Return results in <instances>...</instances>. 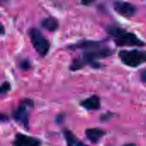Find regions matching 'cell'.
Returning a JSON list of instances; mask_svg holds the SVG:
<instances>
[{"label":"cell","mask_w":146,"mask_h":146,"mask_svg":"<svg viewBox=\"0 0 146 146\" xmlns=\"http://www.w3.org/2000/svg\"><path fill=\"white\" fill-rule=\"evenodd\" d=\"M112 54L113 50L103 46L86 50L80 57L73 60V62L69 65V69L71 71H78L80 69H82L86 65H89L93 68H100L102 67V64L98 62V60L110 56H112Z\"/></svg>","instance_id":"obj_1"},{"label":"cell","mask_w":146,"mask_h":146,"mask_svg":"<svg viewBox=\"0 0 146 146\" xmlns=\"http://www.w3.org/2000/svg\"><path fill=\"white\" fill-rule=\"evenodd\" d=\"M109 35L114 39L117 46H144L145 42L135 33L117 26H107L105 27Z\"/></svg>","instance_id":"obj_2"},{"label":"cell","mask_w":146,"mask_h":146,"mask_svg":"<svg viewBox=\"0 0 146 146\" xmlns=\"http://www.w3.org/2000/svg\"><path fill=\"white\" fill-rule=\"evenodd\" d=\"M118 56L124 65L131 68H137L146 62V50H121Z\"/></svg>","instance_id":"obj_3"},{"label":"cell","mask_w":146,"mask_h":146,"mask_svg":"<svg viewBox=\"0 0 146 146\" xmlns=\"http://www.w3.org/2000/svg\"><path fill=\"white\" fill-rule=\"evenodd\" d=\"M33 104L32 99L26 98L20 103L12 113L14 120L21 125L26 131H29V110L33 107Z\"/></svg>","instance_id":"obj_4"},{"label":"cell","mask_w":146,"mask_h":146,"mask_svg":"<svg viewBox=\"0 0 146 146\" xmlns=\"http://www.w3.org/2000/svg\"><path fill=\"white\" fill-rule=\"evenodd\" d=\"M30 41L35 50L41 56H44L50 50V42L43 35V33L36 27H32L28 30Z\"/></svg>","instance_id":"obj_5"},{"label":"cell","mask_w":146,"mask_h":146,"mask_svg":"<svg viewBox=\"0 0 146 146\" xmlns=\"http://www.w3.org/2000/svg\"><path fill=\"white\" fill-rule=\"evenodd\" d=\"M13 146H40L41 141L34 137L23 133H16L12 142Z\"/></svg>","instance_id":"obj_6"},{"label":"cell","mask_w":146,"mask_h":146,"mask_svg":"<svg viewBox=\"0 0 146 146\" xmlns=\"http://www.w3.org/2000/svg\"><path fill=\"white\" fill-rule=\"evenodd\" d=\"M114 9L121 15L125 17H132L136 15V7L127 2H115Z\"/></svg>","instance_id":"obj_7"},{"label":"cell","mask_w":146,"mask_h":146,"mask_svg":"<svg viewBox=\"0 0 146 146\" xmlns=\"http://www.w3.org/2000/svg\"><path fill=\"white\" fill-rule=\"evenodd\" d=\"M102 46V41L98 40H80L79 42L70 44L68 46L70 50H78V49H83V50H89L96 47Z\"/></svg>","instance_id":"obj_8"},{"label":"cell","mask_w":146,"mask_h":146,"mask_svg":"<svg viewBox=\"0 0 146 146\" xmlns=\"http://www.w3.org/2000/svg\"><path fill=\"white\" fill-rule=\"evenodd\" d=\"M85 134L87 139H89L91 143L97 144L106 134V132L104 129L94 127V128H87L85 131Z\"/></svg>","instance_id":"obj_9"},{"label":"cell","mask_w":146,"mask_h":146,"mask_svg":"<svg viewBox=\"0 0 146 146\" xmlns=\"http://www.w3.org/2000/svg\"><path fill=\"white\" fill-rule=\"evenodd\" d=\"M80 105L88 110H97L101 107L100 98L97 95H93L83 101H81Z\"/></svg>","instance_id":"obj_10"},{"label":"cell","mask_w":146,"mask_h":146,"mask_svg":"<svg viewBox=\"0 0 146 146\" xmlns=\"http://www.w3.org/2000/svg\"><path fill=\"white\" fill-rule=\"evenodd\" d=\"M62 134L68 146H88L85 145L83 142H81L71 131L68 129H64Z\"/></svg>","instance_id":"obj_11"},{"label":"cell","mask_w":146,"mask_h":146,"mask_svg":"<svg viewBox=\"0 0 146 146\" xmlns=\"http://www.w3.org/2000/svg\"><path fill=\"white\" fill-rule=\"evenodd\" d=\"M41 26L47 31L55 32L58 29L59 23L57 20L53 17H46L41 21Z\"/></svg>","instance_id":"obj_12"},{"label":"cell","mask_w":146,"mask_h":146,"mask_svg":"<svg viewBox=\"0 0 146 146\" xmlns=\"http://www.w3.org/2000/svg\"><path fill=\"white\" fill-rule=\"evenodd\" d=\"M10 88H11V86H10L9 82H8V81L3 82V84L1 85V88H0V94L3 95L4 93H7L8 92L10 91Z\"/></svg>","instance_id":"obj_13"},{"label":"cell","mask_w":146,"mask_h":146,"mask_svg":"<svg viewBox=\"0 0 146 146\" xmlns=\"http://www.w3.org/2000/svg\"><path fill=\"white\" fill-rule=\"evenodd\" d=\"M30 68H31V64H30V62L27 59L22 60L20 62V69L26 71V70H28Z\"/></svg>","instance_id":"obj_14"},{"label":"cell","mask_w":146,"mask_h":146,"mask_svg":"<svg viewBox=\"0 0 146 146\" xmlns=\"http://www.w3.org/2000/svg\"><path fill=\"white\" fill-rule=\"evenodd\" d=\"M113 115H114V114H112L110 112H107V113H105V114H104V115H101L100 121H103V122H108L110 120V118L113 117Z\"/></svg>","instance_id":"obj_15"},{"label":"cell","mask_w":146,"mask_h":146,"mask_svg":"<svg viewBox=\"0 0 146 146\" xmlns=\"http://www.w3.org/2000/svg\"><path fill=\"white\" fill-rule=\"evenodd\" d=\"M65 118V115H57L56 117V121L57 124H61L63 121V119Z\"/></svg>","instance_id":"obj_16"},{"label":"cell","mask_w":146,"mask_h":146,"mask_svg":"<svg viewBox=\"0 0 146 146\" xmlns=\"http://www.w3.org/2000/svg\"><path fill=\"white\" fill-rule=\"evenodd\" d=\"M140 79L141 80L144 82V83H146V69L143 70L140 74Z\"/></svg>","instance_id":"obj_17"},{"label":"cell","mask_w":146,"mask_h":146,"mask_svg":"<svg viewBox=\"0 0 146 146\" xmlns=\"http://www.w3.org/2000/svg\"><path fill=\"white\" fill-rule=\"evenodd\" d=\"M1 34H2V35L4 34V27H3V24L1 25Z\"/></svg>","instance_id":"obj_18"},{"label":"cell","mask_w":146,"mask_h":146,"mask_svg":"<svg viewBox=\"0 0 146 146\" xmlns=\"http://www.w3.org/2000/svg\"><path fill=\"white\" fill-rule=\"evenodd\" d=\"M93 3V1H89V2H82V3L83 4H85V5H89V4H91V3Z\"/></svg>","instance_id":"obj_19"},{"label":"cell","mask_w":146,"mask_h":146,"mask_svg":"<svg viewBox=\"0 0 146 146\" xmlns=\"http://www.w3.org/2000/svg\"><path fill=\"white\" fill-rule=\"evenodd\" d=\"M122 146H136V145L134 143H129V144H126V145Z\"/></svg>","instance_id":"obj_20"}]
</instances>
